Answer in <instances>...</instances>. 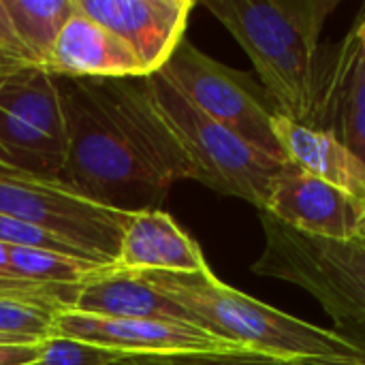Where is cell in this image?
I'll return each mask as SVG.
<instances>
[{"mask_svg": "<svg viewBox=\"0 0 365 365\" xmlns=\"http://www.w3.org/2000/svg\"><path fill=\"white\" fill-rule=\"evenodd\" d=\"M115 365H165L163 357H126Z\"/></svg>", "mask_w": 365, "mask_h": 365, "instance_id": "cell-24", "label": "cell"}, {"mask_svg": "<svg viewBox=\"0 0 365 365\" xmlns=\"http://www.w3.org/2000/svg\"><path fill=\"white\" fill-rule=\"evenodd\" d=\"M43 342L30 344H0V365H32L43 355Z\"/></svg>", "mask_w": 365, "mask_h": 365, "instance_id": "cell-23", "label": "cell"}, {"mask_svg": "<svg viewBox=\"0 0 365 365\" xmlns=\"http://www.w3.org/2000/svg\"><path fill=\"white\" fill-rule=\"evenodd\" d=\"M66 308L41 302V299H21V297H0V334L43 342L51 338V327Z\"/></svg>", "mask_w": 365, "mask_h": 365, "instance_id": "cell-19", "label": "cell"}, {"mask_svg": "<svg viewBox=\"0 0 365 365\" xmlns=\"http://www.w3.org/2000/svg\"><path fill=\"white\" fill-rule=\"evenodd\" d=\"M47 73L71 79L148 77L135 51L111 30L83 15L73 0V13L60 28Z\"/></svg>", "mask_w": 365, "mask_h": 365, "instance_id": "cell-13", "label": "cell"}, {"mask_svg": "<svg viewBox=\"0 0 365 365\" xmlns=\"http://www.w3.org/2000/svg\"><path fill=\"white\" fill-rule=\"evenodd\" d=\"M0 158L38 175H62L66 120L53 75L24 71L0 81Z\"/></svg>", "mask_w": 365, "mask_h": 365, "instance_id": "cell-8", "label": "cell"}, {"mask_svg": "<svg viewBox=\"0 0 365 365\" xmlns=\"http://www.w3.org/2000/svg\"><path fill=\"white\" fill-rule=\"evenodd\" d=\"M250 58L280 115L308 124L317 98L321 34L340 0H205Z\"/></svg>", "mask_w": 365, "mask_h": 365, "instance_id": "cell-2", "label": "cell"}, {"mask_svg": "<svg viewBox=\"0 0 365 365\" xmlns=\"http://www.w3.org/2000/svg\"><path fill=\"white\" fill-rule=\"evenodd\" d=\"M83 314L109 319H156V321H190V317L141 274L109 269L81 282L73 308Z\"/></svg>", "mask_w": 365, "mask_h": 365, "instance_id": "cell-16", "label": "cell"}, {"mask_svg": "<svg viewBox=\"0 0 365 365\" xmlns=\"http://www.w3.org/2000/svg\"><path fill=\"white\" fill-rule=\"evenodd\" d=\"M122 359L126 355L109 349L68 338H47L41 359L32 365H115Z\"/></svg>", "mask_w": 365, "mask_h": 365, "instance_id": "cell-21", "label": "cell"}, {"mask_svg": "<svg viewBox=\"0 0 365 365\" xmlns=\"http://www.w3.org/2000/svg\"><path fill=\"white\" fill-rule=\"evenodd\" d=\"M0 276L13 278L11 272H9V255H6V246L4 244H0Z\"/></svg>", "mask_w": 365, "mask_h": 365, "instance_id": "cell-25", "label": "cell"}, {"mask_svg": "<svg viewBox=\"0 0 365 365\" xmlns=\"http://www.w3.org/2000/svg\"><path fill=\"white\" fill-rule=\"evenodd\" d=\"M308 126L336 137L365 165V58L357 24L340 41L321 47Z\"/></svg>", "mask_w": 365, "mask_h": 365, "instance_id": "cell-11", "label": "cell"}, {"mask_svg": "<svg viewBox=\"0 0 365 365\" xmlns=\"http://www.w3.org/2000/svg\"><path fill=\"white\" fill-rule=\"evenodd\" d=\"M346 365H365V357L364 359H357V361H349Z\"/></svg>", "mask_w": 365, "mask_h": 365, "instance_id": "cell-28", "label": "cell"}, {"mask_svg": "<svg viewBox=\"0 0 365 365\" xmlns=\"http://www.w3.org/2000/svg\"><path fill=\"white\" fill-rule=\"evenodd\" d=\"M73 13V0H0V81L45 71L53 41Z\"/></svg>", "mask_w": 365, "mask_h": 365, "instance_id": "cell-15", "label": "cell"}, {"mask_svg": "<svg viewBox=\"0 0 365 365\" xmlns=\"http://www.w3.org/2000/svg\"><path fill=\"white\" fill-rule=\"evenodd\" d=\"M357 32H359V45H361V51H364L365 58V15L357 21Z\"/></svg>", "mask_w": 365, "mask_h": 365, "instance_id": "cell-27", "label": "cell"}, {"mask_svg": "<svg viewBox=\"0 0 365 365\" xmlns=\"http://www.w3.org/2000/svg\"><path fill=\"white\" fill-rule=\"evenodd\" d=\"M56 77V75H53ZM66 120L60 180L79 195L124 212L154 210L192 169L152 103L145 77H56Z\"/></svg>", "mask_w": 365, "mask_h": 365, "instance_id": "cell-1", "label": "cell"}, {"mask_svg": "<svg viewBox=\"0 0 365 365\" xmlns=\"http://www.w3.org/2000/svg\"><path fill=\"white\" fill-rule=\"evenodd\" d=\"M6 255L13 278L53 287H79L81 282L111 267L86 257H73L43 248L6 246Z\"/></svg>", "mask_w": 365, "mask_h": 365, "instance_id": "cell-18", "label": "cell"}, {"mask_svg": "<svg viewBox=\"0 0 365 365\" xmlns=\"http://www.w3.org/2000/svg\"><path fill=\"white\" fill-rule=\"evenodd\" d=\"M34 340H24V338H13V336H2L0 334V344H30Z\"/></svg>", "mask_w": 365, "mask_h": 365, "instance_id": "cell-26", "label": "cell"}, {"mask_svg": "<svg viewBox=\"0 0 365 365\" xmlns=\"http://www.w3.org/2000/svg\"><path fill=\"white\" fill-rule=\"evenodd\" d=\"M272 126L287 163L365 201V165L346 145L329 133L293 122L280 113Z\"/></svg>", "mask_w": 365, "mask_h": 365, "instance_id": "cell-17", "label": "cell"}, {"mask_svg": "<svg viewBox=\"0 0 365 365\" xmlns=\"http://www.w3.org/2000/svg\"><path fill=\"white\" fill-rule=\"evenodd\" d=\"M141 276L175 302L192 323L246 353L284 361L365 357V346L353 338L267 306L220 282L212 269L199 274L143 272Z\"/></svg>", "mask_w": 365, "mask_h": 365, "instance_id": "cell-3", "label": "cell"}, {"mask_svg": "<svg viewBox=\"0 0 365 365\" xmlns=\"http://www.w3.org/2000/svg\"><path fill=\"white\" fill-rule=\"evenodd\" d=\"M0 244H4V246H21V248H43V250L62 252V255L92 259L90 255H86L83 250H79L77 246H73L64 237H60L56 233H49V231H45V229H41L36 225H30L26 220L4 216V214H0Z\"/></svg>", "mask_w": 365, "mask_h": 365, "instance_id": "cell-20", "label": "cell"}, {"mask_svg": "<svg viewBox=\"0 0 365 365\" xmlns=\"http://www.w3.org/2000/svg\"><path fill=\"white\" fill-rule=\"evenodd\" d=\"M51 338H68L126 357H188V355H237L240 346L210 334L188 321L109 319L77 310L58 312Z\"/></svg>", "mask_w": 365, "mask_h": 365, "instance_id": "cell-9", "label": "cell"}, {"mask_svg": "<svg viewBox=\"0 0 365 365\" xmlns=\"http://www.w3.org/2000/svg\"><path fill=\"white\" fill-rule=\"evenodd\" d=\"M113 265L135 274H199L210 269L201 246L160 210H141L130 216Z\"/></svg>", "mask_w": 365, "mask_h": 365, "instance_id": "cell-14", "label": "cell"}, {"mask_svg": "<svg viewBox=\"0 0 365 365\" xmlns=\"http://www.w3.org/2000/svg\"><path fill=\"white\" fill-rule=\"evenodd\" d=\"M158 73L205 115L269 158L287 163L272 126L280 111L252 75L214 60L186 38Z\"/></svg>", "mask_w": 365, "mask_h": 365, "instance_id": "cell-7", "label": "cell"}, {"mask_svg": "<svg viewBox=\"0 0 365 365\" xmlns=\"http://www.w3.org/2000/svg\"><path fill=\"white\" fill-rule=\"evenodd\" d=\"M269 216L304 235L336 244L365 242V201L289 165L269 192Z\"/></svg>", "mask_w": 365, "mask_h": 365, "instance_id": "cell-10", "label": "cell"}, {"mask_svg": "<svg viewBox=\"0 0 365 365\" xmlns=\"http://www.w3.org/2000/svg\"><path fill=\"white\" fill-rule=\"evenodd\" d=\"M145 83L154 107L192 169V180L263 212L274 182L291 163L269 158L205 115L163 73L145 77Z\"/></svg>", "mask_w": 365, "mask_h": 365, "instance_id": "cell-5", "label": "cell"}, {"mask_svg": "<svg viewBox=\"0 0 365 365\" xmlns=\"http://www.w3.org/2000/svg\"><path fill=\"white\" fill-rule=\"evenodd\" d=\"M259 218L265 248L252 272L306 291L340 334L365 346V242H325L289 229L267 212Z\"/></svg>", "mask_w": 365, "mask_h": 365, "instance_id": "cell-4", "label": "cell"}, {"mask_svg": "<svg viewBox=\"0 0 365 365\" xmlns=\"http://www.w3.org/2000/svg\"><path fill=\"white\" fill-rule=\"evenodd\" d=\"M75 6L120 36L148 77L163 71L184 43L192 0H75Z\"/></svg>", "mask_w": 365, "mask_h": 365, "instance_id": "cell-12", "label": "cell"}, {"mask_svg": "<svg viewBox=\"0 0 365 365\" xmlns=\"http://www.w3.org/2000/svg\"><path fill=\"white\" fill-rule=\"evenodd\" d=\"M364 359V357H361ZM357 359H329V361H284L252 353L237 355H188V357H163L165 365H346Z\"/></svg>", "mask_w": 365, "mask_h": 365, "instance_id": "cell-22", "label": "cell"}, {"mask_svg": "<svg viewBox=\"0 0 365 365\" xmlns=\"http://www.w3.org/2000/svg\"><path fill=\"white\" fill-rule=\"evenodd\" d=\"M0 214L56 233L94 261L113 265L135 212L96 203L60 178L38 175L0 158Z\"/></svg>", "mask_w": 365, "mask_h": 365, "instance_id": "cell-6", "label": "cell"}]
</instances>
